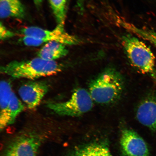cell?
<instances>
[{
	"label": "cell",
	"mask_w": 156,
	"mask_h": 156,
	"mask_svg": "<svg viewBox=\"0 0 156 156\" xmlns=\"http://www.w3.org/2000/svg\"><path fill=\"white\" fill-rule=\"evenodd\" d=\"M122 44L130 63L142 73L149 76L156 84L155 58L151 49L137 38L126 35Z\"/></svg>",
	"instance_id": "cell-3"
},
{
	"label": "cell",
	"mask_w": 156,
	"mask_h": 156,
	"mask_svg": "<svg viewBox=\"0 0 156 156\" xmlns=\"http://www.w3.org/2000/svg\"><path fill=\"white\" fill-rule=\"evenodd\" d=\"M63 66L55 61L38 57L23 61H13L1 67V73L20 79L34 80L55 75L61 72Z\"/></svg>",
	"instance_id": "cell-2"
},
{
	"label": "cell",
	"mask_w": 156,
	"mask_h": 156,
	"mask_svg": "<svg viewBox=\"0 0 156 156\" xmlns=\"http://www.w3.org/2000/svg\"><path fill=\"white\" fill-rule=\"evenodd\" d=\"M15 36L14 33L8 29L2 23L0 24V38L1 40H5L12 37Z\"/></svg>",
	"instance_id": "cell-17"
},
{
	"label": "cell",
	"mask_w": 156,
	"mask_h": 156,
	"mask_svg": "<svg viewBox=\"0 0 156 156\" xmlns=\"http://www.w3.org/2000/svg\"><path fill=\"white\" fill-rule=\"evenodd\" d=\"M24 37L22 41L28 46H38L50 41H56L68 45H76L81 43L76 37L66 32L64 27L57 25L52 30L40 27H30L22 29Z\"/></svg>",
	"instance_id": "cell-4"
},
{
	"label": "cell",
	"mask_w": 156,
	"mask_h": 156,
	"mask_svg": "<svg viewBox=\"0 0 156 156\" xmlns=\"http://www.w3.org/2000/svg\"><path fill=\"white\" fill-rule=\"evenodd\" d=\"M48 90V86L41 81H31L19 88V94L29 109H34L40 104Z\"/></svg>",
	"instance_id": "cell-8"
},
{
	"label": "cell",
	"mask_w": 156,
	"mask_h": 156,
	"mask_svg": "<svg viewBox=\"0 0 156 156\" xmlns=\"http://www.w3.org/2000/svg\"><path fill=\"white\" fill-rule=\"evenodd\" d=\"M80 1H81V0H79V2H80ZM81 1H82V0H81Z\"/></svg>",
	"instance_id": "cell-19"
},
{
	"label": "cell",
	"mask_w": 156,
	"mask_h": 156,
	"mask_svg": "<svg viewBox=\"0 0 156 156\" xmlns=\"http://www.w3.org/2000/svg\"><path fill=\"white\" fill-rule=\"evenodd\" d=\"M122 76L116 69L107 68L90 83L89 92L94 101L101 104L116 102L124 89Z\"/></svg>",
	"instance_id": "cell-1"
},
{
	"label": "cell",
	"mask_w": 156,
	"mask_h": 156,
	"mask_svg": "<svg viewBox=\"0 0 156 156\" xmlns=\"http://www.w3.org/2000/svg\"><path fill=\"white\" fill-rule=\"evenodd\" d=\"M0 87V127L2 130L9 125V108L12 91L11 84L9 82L5 80L2 81Z\"/></svg>",
	"instance_id": "cell-11"
},
{
	"label": "cell",
	"mask_w": 156,
	"mask_h": 156,
	"mask_svg": "<svg viewBox=\"0 0 156 156\" xmlns=\"http://www.w3.org/2000/svg\"><path fill=\"white\" fill-rule=\"evenodd\" d=\"M57 25L64 27L66 17L67 0H49Z\"/></svg>",
	"instance_id": "cell-15"
},
{
	"label": "cell",
	"mask_w": 156,
	"mask_h": 156,
	"mask_svg": "<svg viewBox=\"0 0 156 156\" xmlns=\"http://www.w3.org/2000/svg\"><path fill=\"white\" fill-rule=\"evenodd\" d=\"M117 21L120 26L130 32L134 33L144 40L153 44L156 48V33L153 31L140 29L131 23L126 22L118 18Z\"/></svg>",
	"instance_id": "cell-14"
},
{
	"label": "cell",
	"mask_w": 156,
	"mask_h": 156,
	"mask_svg": "<svg viewBox=\"0 0 156 156\" xmlns=\"http://www.w3.org/2000/svg\"><path fill=\"white\" fill-rule=\"evenodd\" d=\"M26 15L24 6L20 0H0V17L1 19L13 17L24 18Z\"/></svg>",
	"instance_id": "cell-13"
},
{
	"label": "cell",
	"mask_w": 156,
	"mask_h": 156,
	"mask_svg": "<svg viewBox=\"0 0 156 156\" xmlns=\"http://www.w3.org/2000/svg\"><path fill=\"white\" fill-rule=\"evenodd\" d=\"M35 5L37 7H40L43 1V0H33Z\"/></svg>",
	"instance_id": "cell-18"
},
{
	"label": "cell",
	"mask_w": 156,
	"mask_h": 156,
	"mask_svg": "<svg viewBox=\"0 0 156 156\" xmlns=\"http://www.w3.org/2000/svg\"><path fill=\"white\" fill-rule=\"evenodd\" d=\"M66 45L56 41L47 43L38 51V57L48 61H55L67 55L68 50Z\"/></svg>",
	"instance_id": "cell-12"
},
{
	"label": "cell",
	"mask_w": 156,
	"mask_h": 156,
	"mask_svg": "<svg viewBox=\"0 0 156 156\" xmlns=\"http://www.w3.org/2000/svg\"><path fill=\"white\" fill-rule=\"evenodd\" d=\"M120 144L122 156H149V148L145 141L130 129L122 130Z\"/></svg>",
	"instance_id": "cell-7"
},
{
	"label": "cell",
	"mask_w": 156,
	"mask_h": 156,
	"mask_svg": "<svg viewBox=\"0 0 156 156\" xmlns=\"http://www.w3.org/2000/svg\"><path fill=\"white\" fill-rule=\"evenodd\" d=\"M64 156H113L106 144L95 142L76 147Z\"/></svg>",
	"instance_id": "cell-10"
},
{
	"label": "cell",
	"mask_w": 156,
	"mask_h": 156,
	"mask_svg": "<svg viewBox=\"0 0 156 156\" xmlns=\"http://www.w3.org/2000/svg\"><path fill=\"white\" fill-rule=\"evenodd\" d=\"M94 101L89 91L79 88L68 100L63 102H49L47 106L60 115L76 117L88 112L93 108Z\"/></svg>",
	"instance_id": "cell-5"
},
{
	"label": "cell",
	"mask_w": 156,
	"mask_h": 156,
	"mask_svg": "<svg viewBox=\"0 0 156 156\" xmlns=\"http://www.w3.org/2000/svg\"><path fill=\"white\" fill-rule=\"evenodd\" d=\"M24 105L15 94L12 92L9 108V125L14 122L17 116L24 110Z\"/></svg>",
	"instance_id": "cell-16"
},
{
	"label": "cell",
	"mask_w": 156,
	"mask_h": 156,
	"mask_svg": "<svg viewBox=\"0 0 156 156\" xmlns=\"http://www.w3.org/2000/svg\"><path fill=\"white\" fill-rule=\"evenodd\" d=\"M136 119L140 123L156 132V94L148 95L136 109Z\"/></svg>",
	"instance_id": "cell-9"
},
{
	"label": "cell",
	"mask_w": 156,
	"mask_h": 156,
	"mask_svg": "<svg viewBox=\"0 0 156 156\" xmlns=\"http://www.w3.org/2000/svg\"><path fill=\"white\" fill-rule=\"evenodd\" d=\"M43 141L42 136L35 133H23L9 144L4 156H36Z\"/></svg>",
	"instance_id": "cell-6"
}]
</instances>
